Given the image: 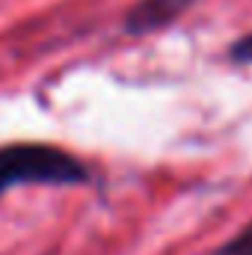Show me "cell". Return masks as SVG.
<instances>
[{"instance_id":"cell-1","label":"cell","mask_w":252,"mask_h":255,"mask_svg":"<svg viewBox=\"0 0 252 255\" xmlns=\"http://www.w3.org/2000/svg\"><path fill=\"white\" fill-rule=\"evenodd\" d=\"M98 172L83 157L51 142L0 145V199L15 187H92Z\"/></svg>"},{"instance_id":"cell-2","label":"cell","mask_w":252,"mask_h":255,"mask_svg":"<svg viewBox=\"0 0 252 255\" xmlns=\"http://www.w3.org/2000/svg\"><path fill=\"white\" fill-rule=\"evenodd\" d=\"M193 6H196V0H136L122 18V30L127 36L160 33V30L172 27L175 21H181Z\"/></svg>"},{"instance_id":"cell-3","label":"cell","mask_w":252,"mask_h":255,"mask_svg":"<svg viewBox=\"0 0 252 255\" xmlns=\"http://www.w3.org/2000/svg\"><path fill=\"white\" fill-rule=\"evenodd\" d=\"M211 255H252V220L238 235H232L226 244H220Z\"/></svg>"},{"instance_id":"cell-4","label":"cell","mask_w":252,"mask_h":255,"mask_svg":"<svg viewBox=\"0 0 252 255\" xmlns=\"http://www.w3.org/2000/svg\"><path fill=\"white\" fill-rule=\"evenodd\" d=\"M226 57L235 65H252V30L229 45V54H226Z\"/></svg>"}]
</instances>
